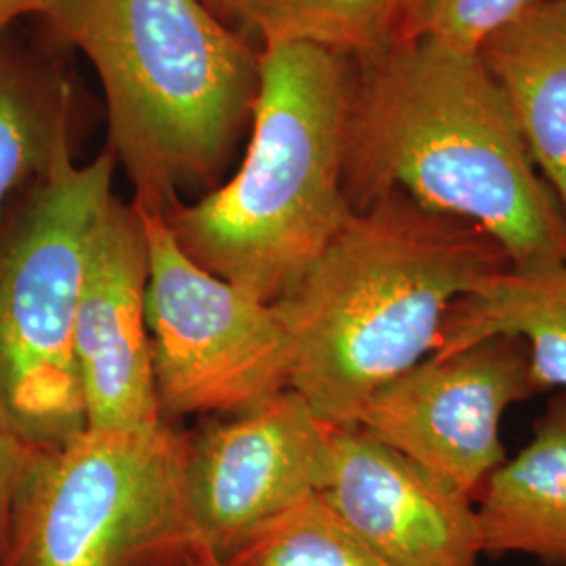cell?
<instances>
[{"instance_id": "22", "label": "cell", "mask_w": 566, "mask_h": 566, "mask_svg": "<svg viewBox=\"0 0 566 566\" xmlns=\"http://www.w3.org/2000/svg\"><path fill=\"white\" fill-rule=\"evenodd\" d=\"M187 566H224L223 560H219L210 549H200L193 558H191V563Z\"/></svg>"}, {"instance_id": "9", "label": "cell", "mask_w": 566, "mask_h": 566, "mask_svg": "<svg viewBox=\"0 0 566 566\" xmlns=\"http://www.w3.org/2000/svg\"><path fill=\"white\" fill-rule=\"evenodd\" d=\"M208 426L187 451V497L200 542L219 560L261 526L322 493L332 476V426L285 388Z\"/></svg>"}, {"instance_id": "19", "label": "cell", "mask_w": 566, "mask_h": 566, "mask_svg": "<svg viewBox=\"0 0 566 566\" xmlns=\"http://www.w3.org/2000/svg\"><path fill=\"white\" fill-rule=\"evenodd\" d=\"M32 449L20 443L7 426L0 422V554L4 544V531H7V518L9 507L13 500V491L20 481L21 470L28 462Z\"/></svg>"}, {"instance_id": "8", "label": "cell", "mask_w": 566, "mask_h": 566, "mask_svg": "<svg viewBox=\"0 0 566 566\" xmlns=\"http://www.w3.org/2000/svg\"><path fill=\"white\" fill-rule=\"evenodd\" d=\"M539 392L526 344L491 336L447 355L432 353L378 390L355 426L476 502L507 458V409Z\"/></svg>"}, {"instance_id": "11", "label": "cell", "mask_w": 566, "mask_h": 566, "mask_svg": "<svg viewBox=\"0 0 566 566\" xmlns=\"http://www.w3.org/2000/svg\"><path fill=\"white\" fill-rule=\"evenodd\" d=\"M322 497L385 566H481L474 502L361 426L332 430Z\"/></svg>"}, {"instance_id": "5", "label": "cell", "mask_w": 566, "mask_h": 566, "mask_svg": "<svg viewBox=\"0 0 566 566\" xmlns=\"http://www.w3.org/2000/svg\"><path fill=\"white\" fill-rule=\"evenodd\" d=\"M116 168L109 147L88 164L70 151L0 214V422L28 449L86 428L74 334Z\"/></svg>"}, {"instance_id": "1", "label": "cell", "mask_w": 566, "mask_h": 566, "mask_svg": "<svg viewBox=\"0 0 566 566\" xmlns=\"http://www.w3.org/2000/svg\"><path fill=\"white\" fill-rule=\"evenodd\" d=\"M355 63L344 139L353 210L403 193L485 231L512 269L565 263V212L479 53L407 39Z\"/></svg>"}, {"instance_id": "17", "label": "cell", "mask_w": 566, "mask_h": 566, "mask_svg": "<svg viewBox=\"0 0 566 566\" xmlns=\"http://www.w3.org/2000/svg\"><path fill=\"white\" fill-rule=\"evenodd\" d=\"M224 566H385L329 507L322 493L252 533Z\"/></svg>"}, {"instance_id": "10", "label": "cell", "mask_w": 566, "mask_h": 566, "mask_svg": "<svg viewBox=\"0 0 566 566\" xmlns=\"http://www.w3.org/2000/svg\"><path fill=\"white\" fill-rule=\"evenodd\" d=\"M147 240L139 208L114 202L82 282L74 350L88 428L166 422L147 329Z\"/></svg>"}, {"instance_id": "15", "label": "cell", "mask_w": 566, "mask_h": 566, "mask_svg": "<svg viewBox=\"0 0 566 566\" xmlns=\"http://www.w3.org/2000/svg\"><path fill=\"white\" fill-rule=\"evenodd\" d=\"M491 336L521 338L539 390L566 392V261L491 275L451 306L437 353Z\"/></svg>"}, {"instance_id": "4", "label": "cell", "mask_w": 566, "mask_h": 566, "mask_svg": "<svg viewBox=\"0 0 566 566\" xmlns=\"http://www.w3.org/2000/svg\"><path fill=\"white\" fill-rule=\"evenodd\" d=\"M353 65L306 44L261 49L238 172L164 221L185 254L261 303L296 282L355 212L344 193Z\"/></svg>"}, {"instance_id": "13", "label": "cell", "mask_w": 566, "mask_h": 566, "mask_svg": "<svg viewBox=\"0 0 566 566\" xmlns=\"http://www.w3.org/2000/svg\"><path fill=\"white\" fill-rule=\"evenodd\" d=\"M474 507L483 556L566 566V392L554 395L531 441L491 472Z\"/></svg>"}, {"instance_id": "21", "label": "cell", "mask_w": 566, "mask_h": 566, "mask_svg": "<svg viewBox=\"0 0 566 566\" xmlns=\"http://www.w3.org/2000/svg\"><path fill=\"white\" fill-rule=\"evenodd\" d=\"M203 2L208 4V9H210L217 18H221L227 25L233 28V15H235V4H238V0H203ZM233 30H235V28H233Z\"/></svg>"}, {"instance_id": "12", "label": "cell", "mask_w": 566, "mask_h": 566, "mask_svg": "<svg viewBox=\"0 0 566 566\" xmlns=\"http://www.w3.org/2000/svg\"><path fill=\"white\" fill-rule=\"evenodd\" d=\"M566 217V0H539L479 49Z\"/></svg>"}, {"instance_id": "2", "label": "cell", "mask_w": 566, "mask_h": 566, "mask_svg": "<svg viewBox=\"0 0 566 566\" xmlns=\"http://www.w3.org/2000/svg\"><path fill=\"white\" fill-rule=\"evenodd\" d=\"M510 269L485 231L390 193L355 210L273 303L290 388L332 428L437 353L451 306Z\"/></svg>"}, {"instance_id": "16", "label": "cell", "mask_w": 566, "mask_h": 566, "mask_svg": "<svg viewBox=\"0 0 566 566\" xmlns=\"http://www.w3.org/2000/svg\"><path fill=\"white\" fill-rule=\"evenodd\" d=\"M407 0H238L233 28L364 61L399 41Z\"/></svg>"}, {"instance_id": "7", "label": "cell", "mask_w": 566, "mask_h": 566, "mask_svg": "<svg viewBox=\"0 0 566 566\" xmlns=\"http://www.w3.org/2000/svg\"><path fill=\"white\" fill-rule=\"evenodd\" d=\"M142 212L147 329L163 418L240 413L290 388L287 338L273 304L191 261L163 214Z\"/></svg>"}, {"instance_id": "18", "label": "cell", "mask_w": 566, "mask_h": 566, "mask_svg": "<svg viewBox=\"0 0 566 566\" xmlns=\"http://www.w3.org/2000/svg\"><path fill=\"white\" fill-rule=\"evenodd\" d=\"M539 0H407L399 41L424 39L479 53L489 36Z\"/></svg>"}, {"instance_id": "14", "label": "cell", "mask_w": 566, "mask_h": 566, "mask_svg": "<svg viewBox=\"0 0 566 566\" xmlns=\"http://www.w3.org/2000/svg\"><path fill=\"white\" fill-rule=\"evenodd\" d=\"M13 28L0 34V214L74 151L76 120L72 81Z\"/></svg>"}, {"instance_id": "3", "label": "cell", "mask_w": 566, "mask_h": 566, "mask_svg": "<svg viewBox=\"0 0 566 566\" xmlns=\"http://www.w3.org/2000/svg\"><path fill=\"white\" fill-rule=\"evenodd\" d=\"M44 21L93 63L139 210L164 214L219 179L250 128L261 49L203 0H57Z\"/></svg>"}, {"instance_id": "6", "label": "cell", "mask_w": 566, "mask_h": 566, "mask_svg": "<svg viewBox=\"0 0 566 566\" xmlns=\"http://www.w3.org/2000/svg\"><path fill=\"white\" fill-rule=\"evenodd\" d=\"M189 439L168 422L84 428L32 449L0 566H187L203 549L187 497Z\"/></svg>"}, {"instance_id": "20", "label": "cell", "mask_w": 566, "mask_h": 566, "mask_svg": "<svg viewBox=\"0 0 566 566\" xmlns=\"http://www.w3.org/2000/svg\"><path fill=\"white\" fill-rule=\"evenodd\" d=\"M57 0H0V34L28 15L46 18Z\"/></svg>"}]
</instances>
